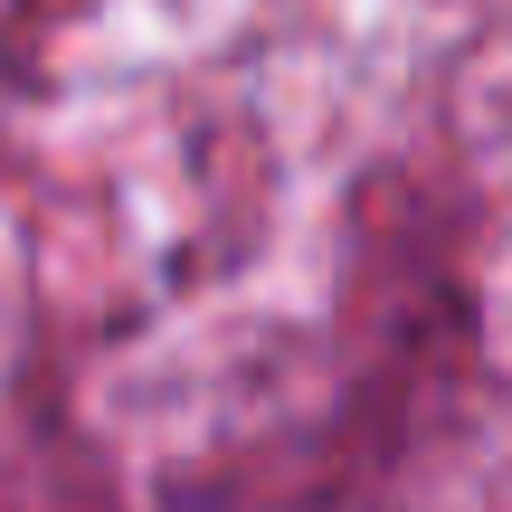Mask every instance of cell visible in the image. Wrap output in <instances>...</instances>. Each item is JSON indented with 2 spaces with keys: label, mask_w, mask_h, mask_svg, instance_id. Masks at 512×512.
<instances>
[]
</instances>
